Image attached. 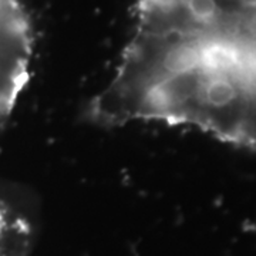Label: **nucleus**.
<instances>
[{
  "label": "nucleus",
  "mask_w": 256,
  "mask_h": 256,
  "mask_svg": "<svg viewBox=\"0 0 256 256\" xmlns=\"http://www.w3.org/2000/svg\"><path fill=\"white\" fill-rule=\"evenodd\" d=\"M33 37L18 0H0V126L9 118L30 77Z\"/></svg>",
  "instance_id": "f257e3e1"
}]
</instances>
